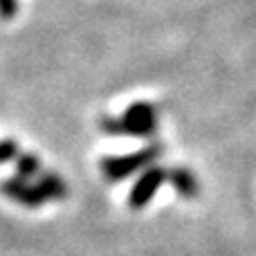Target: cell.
I'll return each instance as SVG.
<instances>
[{
  "mask_svg": "<svg viewBox=\"0 0 256 256\" xmlns=\"http://www.w3.org/2000/svg\"><path fill=\"white\" fill-rule=\"evenodd\" d=\"M0 191H2L7 198H12L14 202L34 209V207H40V204L50 202V200L66 198L68 186L56 173H48V176H43L38 182H34V184L14 176L0 184Z\"/></svg>",
  "mask_w": 256,
  "mask_h": 256,
  "instance_id": "1",
  "label": "cell"
},
{
  "mask_svg": "<svg viewBox=\"0 0 256 256\" xmlns=\"http://www.w3.org/2000/svg\"><path fill=\"white\" fill-rule=\"evenodd\" d=\"M102 130L108 135H132V137H153L158 128V115L155 108L146 102H137L122 117H104Z\"/></svg>",
  "mask_w": 256,
  "mask_h": 256,
  "instance_id": "2",
  "label": "cell"
},
{
  "mask_svg": "<svg viewBox=\"0 0 256 256\" xmlns=\"http://www.w3.org/2000/svg\"><path fill=\"white\" fill-rule=\"evenodd\" d=\"M162 153V146L160 144H150L146 148L137 150L130 155H122V158H104L102 160V171L106 176L108 182H122L128 176H132L135 171H140L142 166L150 164L158 155Z\"/></svg>",
  "mask_w": 256,
  "mask_h": 256,
  "instance_id": "3",
  "label": "cell"
},
{
  "mask_svg": "<svg viewBox=\"0 0 256 256\" xmlns=\"http://www.w3.org/2000/svg\"><path fill=\"white\" fill-rule=\"evenodd\" d=\"M168 180V168H160V166H150L144 176L137 178L135 186H132L130 196H128V204L132 209H142L153 200L155 191L160 189L162 182Z\"/></svg>",
  "mask_w": 256,
  "mask_h": 256,
  "instance_id": "4",
  "label": "cell"
},
{
  "mask_svg": "<svg viewBox=\"0 0 256 256\" xmlns=\"http://www.w3.org/2000/svg\"><path fill=\"white\" fill-rule=\"evenodd\" d=\"M168 182L176 186L182 198H196L198 196V182L186 168H168Z\"/></svg>",
  "mask_w": 256,
  "mask_h": 256,
  "instance_id": "5",
  "label": "cell"
},
{
  "mask_svg": "<svg viewBox=\"0 0 256 256\" xmlns=\"http://www.w3.org/2000/svg\"><path fill=\"white\" fill-rule=\"evenodd\" d=\"M38 171H40V164H38V158H36L34 153H22V155H18L16 178H20V180H27V182H30Z\"/></svg>",
  "mask_w": 256,
  "mask_h": 256,
  "instance_id": "6",
  "label": "cell"
},
{
  "mask_svg": "<svg viewBox=\"0 0 256 256\" xmlns=\"http://www.w3.org/2000/svg\"><path fill=\"white\" fill-rule=\"evenodd\" d=\"M18 160V144L14 140H0V164Z\"/></svg>",
  "mask_w": 256,
  "mask_h": 256,
  "instance_id": "7",
  "label": "cell"
},
{
  "mask_svg": "<svg viewBox=\"0 0 256 256\" xmlns=\"http://www.w3.org/2000/svg\"><path fill=\"white\" fill-rule=\"evenodd\" d=\"M16 14V0H0V18L9 20Z\"/></svg>",
  "mask_w": 256,
  "mask_h": 256,
  "instance_id": "8",
  "label": "cell"
}]
</instances>
